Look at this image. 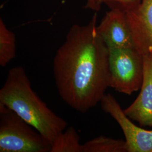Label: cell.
<instances>
[{"label":"cell","instance_id":"6","mask_svg":"<svg viewBox=\"0 0 152 152\" xmlns=\"http://www.w3.org/2000/svg\"><path fill=\"white\" fill-rule=\"evenodd\" d=\"M126 15L135 49L152 56V0H141Z\"/></svg>","mask_w":152,"mask_h":152},{"label":"cell","instance_id":"4","mask_svg":"<svg viewBox=\"0 0 152 152\" xmlns=\"http://www.w3.org/2000/svg\"><path fill=\"white\" fill-rule=\"evenodd\" d=\"M108 50L109 87L129 95L140 90L144 77L143 55L135 48Z\"/></svg>","mask_w":152,"mask_h":152},{"label":"cell","instance_id":"8","mask_svg":"<svg viewBox=\"0 0 152 152\" xmlns=\"http://www.w3.org/2000/svg\"><path fill=\"white\" fill-rule=\"evenodd\" d=\"M144 77L140 92L135 101L124 110L131 120L141 127L152 129V56L143 55Z\"/></svg>","mask_w":152,"mask_h":152},{"label":"cell","instance_id":"11","mask_svg":"<svg viewBox=\"0 0 152 152\" xmlns=\"http://www.w3.org/2000/svg\"><path fill=\"white\" fill-rule=\"evenodd\" d=\"M83 152H127L125 140L100 136L83 144Z\"/></svg>","mask_w":152,"mask_h":152},{"label":"cell","instance_id":"12","mask_svg":"<svg viewBox=\"0 0 152 152\" xmlns=\"http://www.w3.org/2000/svg\"><path fill=\"white\" fill-rule=\"evenodd\" d=\"M141 0H103V4L110 9L127 11L137 5Z\"/></svg>","mask_w":152,"mask_h":152},{"label":"cell","instance_id":"2","mask_svg":"<svg viewBox=\"0 0 152 152\" xmlns=\"http://www.w3.org/2000/svg\"><path fill=\"white\" fill-rule=\"evenodd\" d=\"M0 103L13 110L51 144L67 127V122L49 108L33 90L26 70L21 66L9 71L0 90Z\"/></svg>","mask_w":152,"mask_h":152},{"label":"cell","instance_id":"9","mask_svg":"<svg viewBox=\"0 0 152 152\" xmlns=\"http://www.w3.org/2000/svg\"><path fill=\"white\" fill-rule=\"evenodd\" d=\"M16 37L0 18V65L5 66L16 56Z\"/></svg>","mask_w":152,"mask_h":152},{"label":"cell","instance_id":"5","mask_svg":"<svg viewBox=\"0 0 152 152\" xmlns=\"http://www.w3.org/2000/svg\"><path fill=\"white\" fill-rule=\"evenodd\" d=\"M100 104L103 110L112 116L123 131L127 152H152V130H147L135 125L110 94L104 95Z\"/></svg>","mask_w":152,"mask_h":152},{"label":"cell","instance_id":"7","mask_svg":"<svg viewBox=\"0 0 152 152\" xmlns=\"http://www.w3.org/2000/svg\"><path fill=\"white\" fill-rule=\"evenodd\" d=\"M97 29L108 49L135 48L125 11L110 9L97 26Z\"/></svg>","mask_w":152,"mask_h":152},{"label":"cell","instance_id":"13","mask_svg":"<svg viewBox=\"0 0 152 152\" xmlns=\"http://www.w3.org/2000/svg\"><path fill=\"white\" fill-rule=\"evenodd\" d=\"M103 4V0H86L85 8L98 12L100 10Z\"/></svg>","mask_w":152,"mask_h":152},{"label":"cell","instance_id":"10","mask_svg":"<svg viewBox=\"0 0 152 152\" xmlns=\"http://www.w3.org/2000/svg\"><path fill=\"white\" fill-rule=\"evenodd\" d=\"M51 152H83L80 137L73 127H69L55 139Z\"/></svg>","mask_w":152,"mask_h":152},{"label":"cell","instance_id":"3","mask_svg":"<svg viewBox=\"0 0 152 152\" xmlns=\"http://www.w3.org/2000/svg\"><path fill=\"white\" fill-rule=\"evenodd\" d=\"M51 148L39 132L0 103V152H51Z\"/></svg>","mask_w":152,"mask_h":152},{"label":"cell","instance_id":"1","mask_svg":"<svg viewBox=\"0 0 152 152\" xmlns=\"http://www.w3.org/2000/svg\"><path fill=\"white\" fill-rule=\"evenodd\" d=\"M97 19L95 13L87 24L72 26L53 60L60 98L82 113L100 103L109 87L108 48L98 33Z\"/></svg>","mask_w":152,"mask_h":152}]
</instances>
